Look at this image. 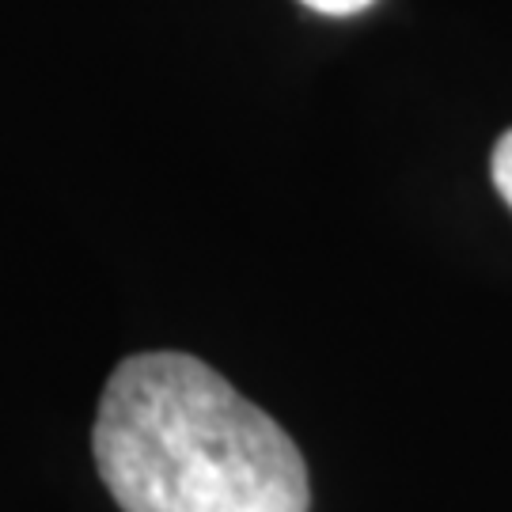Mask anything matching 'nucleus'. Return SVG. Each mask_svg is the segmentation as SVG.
<instances>
[{
  "label": "nucleus",
  "instance_id": "f257e3e1",
  "mask_svg": "<svg viewBox=\"0 0 512 512\" xmlns=\"http://www.w3.org/2000/svg\"><path fill=\"white\" fill-rule=\"evenodd\" d=\"M92 448L122 512L311 509L296 440L190 353H133L114 368Z\"/></svg>",
  "mask_w": 512,
  "mask_h": 512
},
{
  "label": "nucleus",
  "instance_id": "f03ea898",
  "mask_svg": "<svg viewBox=\"0 0 512 512\" xmlns=\"http://www.w3.org/2000/svg\"><path fill=\"white\" fill-rule=\"evenodd\" d=\"M490 175H494L497 194L505 198V205L512 209V129H505L497 137L494 156H490Z\"/></svg>",
  "mask_w": 512,
  "mask_h": 512
},
{
  "label": "nucleus",
  "instance_id": "7ed1b4c3",
  "mask_svg": "<svg viewBox=\"0 0 512 512\" xmlns=\"http://www.w3.org/2000/svg\"><path fill=\"white\" fill-rule=\"evenodd\" d=\"M300 4L311 12H323V16H357V12L372 8L376 0H300Z\"/></svg>",
  "mask_w": 512,
  "mask_h": 512
}]
</instances>
